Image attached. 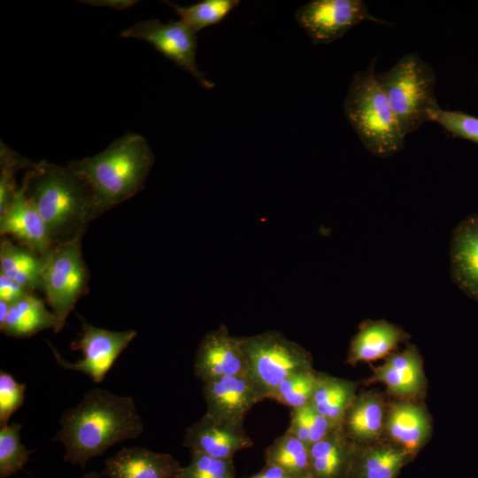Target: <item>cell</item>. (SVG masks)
<instances>
[{
	"mask_svg": "<svg viewBox=\"0 0 478 478\" xmlns=\"http://www.w3.org/2000/svg\"><path fill=\"white\" fill-rule=\"evenodd\" d=\"M143 430L133 397L93 388L62 412L52 441L63 444L66 462L85 469L91 459L117 443L138 438Z\"/></svg>",
	"mask_w": 478,
	"mask_h": 478,
	"instance_id": "cell-1",
	"label": "cell"
},
{
	"mask_svg": "<svg viewBox=\"0 0 478 478\" xmlns=\"http://www.w3.org/2000/svg\"><path fill=\"white\" fill-rule=\"evenodd\" d=\"M25 195L43 220L53 244L81 237L96 217L87 183L68 166L42 161L27 169Z\"/></svg>",
	"mask_w": 478,
	"mask_h": 478,
	"instance_id": "cell-2",
	"label": "cell"
},
{
	"mask_svg": "<svg viewBox=\"0 0 478 478\" xmlns=\"http://www.w3.org/2000/svg\"><path fill=\"white\" fill-rule=\"evenodd\" d=\"M153 163L146 140L127 133L100 153L71 161L68 167L89 186L98 216L138 193Z\"/></svg>",
	"mask_w": 478,
	"mask_h": 478,
	"instance_id": "cell-3",
	"label": "cell"
},
{
	"mask_svg": "<svg viewBox=\"0 0 478 478\" xmlns=\"http://www.w3.org/2000/svg\"><path fill=\"white\" fill-rule=\"evenodd\" d=\"M375 64L376 58L353 76L343 110L363 146L371 154L387 158L404 148L405 136L377 81Z\"/></svg>",
	"mask_w": 478,
	"mask_h": 478,
	"instance_id": "cell-4",
	"label": "cell"
},
{
	"mask_svg": "<svg viewBox=\"0 0 478 478\" xmlns=\"http://www.w3.org/2000/svg\"><path fill=\"white\" fill-rule=\"evenodd\" d=\"M376 77L405 136L429 121L430 113L440 107L435 94L436 72L415 52Z\"/></svg>",
	"mask_w": 478,
	"mask_h": 478,
	"instance_id": "cell-5",
	"label": "cell"
},
{
	"mask_svg": "<svg viewBox=\"0 0 478 478\" xmlns=\"http://www.w3.org/2000/svg\"><path fill=\"white\" fill-rule=\"evenodd\" d=\"M248 376L265 399L290 375L312 368L311 354L277 331L242 337Z\"/></svg>",
	"mask_w": 478,
	"mask_h": 478,
	"instance_id": "cell-6",
	"label": "cell"
},
{
	"mask_svg": "<svg viewBox=\"0 0 478 478\" xmlns=\"http://www.w3.org/2000/svg\"><path fill=\"white\" fill-rule=\"evenodd\" d=\"M81 240L75 237L54 244L43 257L42 281L46 300L63 326L77 301L89 291Z\"/></svg>",
	"mask_w": 478,
	"mask_h": 478,
	"instance_id": "cell-7",
	"label": "cell"
},
{
	"mask_svg": "<svg viewBox=\"0 0 478 478\" xmlns=\"http://www.w3.org/2000/svg\"><path fill=\"white\" fill-rule=\"evenodd\" d=\"M295 19L312 45L333 42L365 21L389 26L374 16L362 0H312L297 11Z\"/></svg>",
	"mask_w": 478,
	"mask_h": 478,
	"instance_id": "cell-8",
	"label": "cell"
},
{
	"mask_svg": "<svg viewBox=\"0 0 478 478\" xmlns=\"http://www.w3.org/2000/svg\"><path fill=\"white\" fill-rule=\"evenodd\" d=\"M81 319V335L71 348L81 351L83 358L76 362L66 360L49 343L56 362L66 370L81 372L96 382L100 383L112 365L137 335L134 329L112 331L95 327Z\"/></svg>",
	"mask_w": 478,
	"mask_h": 478,
	"instance_id": "cell-9",
	"label": "cell"
},
{
	"mask_svg": "<svg viewBox=\"0 0 478 478\" xmlns=\"http://www.w3.org/2000/svg\"><path fill=\"white\" fill-rule=\"evenodd\" d=\"M120 35L149 42L164 57L190 73L203 88L211 89L214 87L197 64V34L180 19L168 23L158 19L141 21L123 30Z\"/></svg>",
	"mask_w": 478,
	"mask_h": 478,
	"instance_id": "cell-10",
	"label": "cell"
},
{
	"mask_svg": "<svg viewBox=\"0 0 478 478\" xmlns=\"http://www.w3.org/2000/svg\"><path fill=\"white\" fill-rule=\"evenodd\" d=\"M195 375L202 382L228 375H248L242 337L233 336L225 325L202 338L194 359Z\"/></svg>",
	"mask_w": 478,
	"mask_h": 478,
	"instance_id": "cell-11",
	"label": "cell"
},
{
	"mask_svg": "<svg viewBox=\"0 0 478 478\" xmlns=\"http://www.w3.org/2000/svg\"><path fill=\"white\" fill-rule=\"evenodd\" d=\"M205 413L224 420L244 422L247 412L265 400L248 375H228L203 382Z\"/></svg>",
	"mask_w": 478,
	"mask_h": 478,
	"instance_id": "cell-12",
	"label": "cell"
},
{
	"mask_svg": "<svg viewBox=\"0 0 478 478\" xmlns=\"http://www.w3.org/2000/svg\"><path fill=\"white\" fill-rule=\"evenodd\" d=\"M243 423L215 419L204 413L186 428L183 445L190 451L213 458L233 459L236 452L253 446Z\"/></svg>",
	"mask_w": 478,
	"mask_h": 478,
	"instance_id": "cell-13",
	"label": "cell"
},
{
	"mask_svg": "<svg viewBox=\"0 0 478 478\" xmlns=\"http://www.w3.org/2000/svg\"><path fill=\"white\" fill-rule=\"evenodd\" d=\"M0 233L12 236L41 257L54 246L43 220L26 197L21 184L8 205L0 212Z\"/></svg>",
	"mask_w": 478,
	"mask_h": 478,
	"instance_id": "cell-14",
	"label": "cell"
},
{
	"mask_svg": "<svg viewBox=\"0 0 478 478\" xmlns=\"http://www.w3.org/2000/svg\"><path fill=\"white\" fill-rule=\"evenodd\" d=\"M382 382L389 393L400 398L412 400L420 396L426 385L421 357L414 345L404 351L392 352L384 363L373 367L368 383Z\"/></svg>",
	"mask_w": 478,
	"mask_h": 478,
	"instance_id": "cell-15",
	"label": "cell"
},
{
	"mask_svg": "<svg viewBox=\"0 0 478 478\" xmlns=\"http://www.w3.org/2000/svg\"><path fill=\"white\" fill-rule=\"evenodd\" d=\"M181 465L169 453L134 446L123 447L104 461L107 478H177Z\"/></svg>",
	"mask_w": 478,
	"mask_h": 478,
	"instance_id": "cell-16",
	"label": "cell"
},
{
	"mask_svg": "<svg viewBox=\"0 0 478 478\" xmlns=\"http://www.w3.org/2000/svg\"><path fill=\"white\" fill-rule=\"evenodd\" d=\"M450 255L453 282L478 302V214L467 216L455 227Z\"/></svg>",
	"mask_w": 478,
	"mask_h": 478,
	"instance_id": "cell-17",
	"label": "cell"
},
{
	"mask_svg": "<svg viewBox=\"0 0 478 478\" xmlns=\"http://www.w3.org/2000/svg\"><path fill=\"white\" fill-rule=\"evenodd\" d=\"M430 432V420L422 405L407 399L388 405L385 439L415 457L427 443Z\"/></svg>",
	"mask_w": 478,
	"mask_h": 478,
	"instance_id": "cell-18",
	"label": "cell"
},
{
	"mask_svg": "<svg viewBox=\"0 0 478 478\" xmlns=\"http://www.w3.org/2000/svg\"><path fill=\"white\" fill-rule=\"evenodd\" d=\"M387 409L383 397L376 392L357 395L346 410L343 429L356 444L379 442L384 439Z\"/></svg>",
	"mask_w": 478,
	"mask_h": 478,
	"instance_id": "cell-19",
	"label": "cell"
},
{
	"mask_svg": "<svg viewBox=\"0 0 478 478\" xmlns=\"http://www.w3.org/2000/svg\"><path fill=\"white\" fill-rule=\"evenodd\" d=\"M413 458L385 438L366 445L355 443L350 478H397Z\"/></svg>",
	"mask_w": 478,
	"mask_h": 478,
	"instance_id": "cell-20",
	"label": "cell"
},
{
	"mask_svg": "<svg viewBox=\"0 0 478 478\" xmlns=\"http://www.w3.org/2000/svg\"><path fill=\"white\" fill-rule=\"evenodd\" d=\"M408 338L401 328L385 320H366L351 341L347 363L354 366L385 358Z\"/></svg>",
	"mask_w": 478,
	"mask_h": 478,
	"instance_id": "cell-21",
	"label": "cell"
},
{
	"mask_svg": "<svg viewBox=\"0 0 478 478\" xmlns=\"http://www.w3.org/2000/svg\"><path fill=\"white\" fill-rule=\"evenodd\" d=\"M354 447L343 427L334 428L309 447L310 476L350 478Z\"/></svg>",
	"mask_w": 478,
	"mask_h": 478,
	"instance_id": "cell-22",
	"label": "cell"
},
{
	"mask_svg": "<svg viewBox=\"0 0 478 478\" xmlns=\"http://www.w3.org/2000/svg\"><path fill=\"white\" fill-rule=\"evenodd\" d=\"M63 327L57 316L45 307L44 302L30 293L10 305L0 330L11 337L27 338L49 328L58 333Z\"/></svg>",
	"mask_w": 478,
	"mask_h": 478,
	"instance_id": "cell-23",
	"label": "cell"
},
{
	"mask_svg": "<svg viewBox=\"0 0 478 478\" xmlns=\"http://www.w3.org/2000/svg\"><path fill=\"white\" fill-rule=\"evenodd\" d=\"M356 390L357 383L352 381L320 373L310 405L335 427H341Z\"/></svg>",
	"mask_w": 478,
	"mask_h": 478,
	"instance_id": "cell-24",
	"label": "cell"
},
{
	"mask_svg": "<svg viewBox=\"0 0 478 478\" xmlns=\"http://www.w3.org/2000/svg\"><path fill=\"white\" fill-rule=\"evenodd\" d=\"M43 257L3 237L0 243V274L33 291L42 289Z\"/></svg>",
	"mask_w": 478,
	"mask_h": 478,
	"instance_id": "cell-25",
	"label": "cell"
},
{
	"mask_svg": "<svg viewBox=\"0 0 478 478\" xmlns=\"http://www.w3.org/2000/svg\"><path fill=\"white\" fill-rule=\"evenodd\" d=\"M265 462L281 467L294 478L310 476L309 446L288 430L265 450Z\"/></svg>",
	"mask_w": 478,
	"mask_h": 478,
	"instance_id": "cell-26",
	"label": "cell"
},
{
	"mask_svg": "<svg viewBox=\"0 0 478 478\" xmlns=\"http://www.w3.org/2000/svg\"><path fill=\"white\" fill-rule=\"evenodd\" d=\"M168 4L183 22L196 34L200 30L221 22L235 8L239 0H204L189 6L169 1Z\"/></svg>",
	"mask_w": 478,
	"mask_h": 478,
	"instance_id": "cell-27",
	"label": "cell"
},
{
	"mask_svg": "<svg viewBox=\"0 0 478 478\" xmlns=\"http://www.w3.org/2000/svg\"><path fill=\"white\" fill-rule=\"evenodd\" d=\"M320 373L312 368L294 374L281 382L269 399L290 409L310 405Z\"/></svg>",
	"mask_w": 478,
	"mask_h": 478,
	"instance_id": "cell-28",
	"label": "cell"
},
{
	"mask_svg": "<svg viewBox=\"0 0 478 478\" xmlns=\"http://www.w3.org/2000/svg\"><path fill=\"white\" fill-rule=\"evenodd\" d=\"M20 423L11 422L0 427V478H9L22 470L33 451L21 443Z\"/></svg>",
	"mask_w": 478,
	"mask_h": 478,
	"instance_id": "cell-29",
	"label": "cell"
},
{
	"mask_svg": "<svg viewBox=\"0 0 478 478\" xmlns=\"http://www.w3.org/2000/svg\"><path fill=\"white\" fill-rule=\"evenodd\" d=\"M335 428L338 427H335L327 418L308 405L291 409L290 423L287 430L310 447Z\"/></svg>",
	"mask_w": 478,
	"mask_h": 478,
	"instance_id": "cell-30",
	"label": "cell"
},
{
	"mask_svg": "<svg viewBox=\"0 0 478 478\" xmlns=\"http://www.w3.org/2000/svg\"><path fill=\"white\" fill-rule=\"evenodd\" d=\"M177 478H235L233 459H218L190 451V460Z\"/></svg>",
	"mask_w": 478,
	"mask_h": 478,
	"instance_id": "cell-31",
	"label": "cell"
},
{
	"mask_svg": "<svg viewBox=\"0 0 478 478\" xmlns=\"http://www.w3.org/2000/svg\"><path fill=\"white\" fill-rule=\"evenodd\" d=\"M429 121L439 124L453 137L478 143V118L475 116L438 107L430 113Z\"/></svg>",
	"mask_w": 478,
	"mask_h": 478,
	"instance_id": "cell-32",
	"label": "cell"
},
{
	"mask_svg": "<svg viewBox=\"0 0 478 478\" xmlns=\"http://www.w3.org/2000/svg\"><path fill=\"white\" fill-rule=\"evenodd\" d=\"M0 165V212H2L19 189L15 181L16 173L20 169H27L33 163L20 157L1 142Z\"/></svg>",
	"mask_w": 478,
	"mask_h": 478,
	"instance_id": "cell-33",
	"label": "cell"
},
{
	"mask_svg": "<svg viewBox=\"0 0 478 478\" xmlns=\"http://www.w3.org/2000/svg\"><path fill=\"white\" fill-rule=\"evenodd\" d=\"M27 385L0 371V427L9 423L11 417L24 404Z\"/></svg>",
	"mask_w": 478,
	"mask_h": 478,
	"instance_id": "cell-34",
	"label": "cell"
},
{
	"mask_svg": "<svg viewBox=\"0 0 478 478\" xmlns=\"http://www.w3.org/2000/svg\"><path fill=\"white\" fill-rule=\"evenodd\" d=\"M30 293H33V291L26 289L15 281L0 274V300L11 305Z\"/></svg>",
	"mask_w": 478,
	"mask_h": 478,
	"instance_id": "cell-35",
	"label": "cell"
},
{
	"mask_svg": "<svg viewBox=\"0 0 478 478\" xmlns=\"http://www.w3.org/2000/svg\"><path fill=\"white\" fill-rule=\"evenodd\" d=\"M248 478H294L279 466L266 464L258 473Z\"/></svg>",
	"mask_w": 478,
	"mask_h": 478,
	"instance_id": "cell-36",
	"label": "cell"
},
{
	"mask_svg": "<svg viewBox=\"0 0 478 478\" xmlns=\"http://www.w3.org/2000/svg\"><path fill=\"white\" fill-rule=\"evenodd\" d=\"M10 304L5 301L0 300V325L5 320Z\"/></svg>",
	"mask_w": 478,
	"mask_h": 478,
	"instance_id": "cell-37",
	"label": "cell"
},
{
	"mask_svg": "<svg viewBox=\"0 0 478 478\" xmlns=\"http://www.w3.org/2000/svg\"><path fill=\"white\" fill-rule=\"evenodd\" d=\"M81 478H101V474L96 472H89L84 474Z\"/></svg>",
	"mask_w": 478,
	"mask_h": 478,
	"instance_id": "cell-38",
	"label": "cell"
},
{
	"mask_svg": "<svg viewBox=\"0 0 478 478\" xmlns=\"http://www.w3.org/2000/svg\"><path fill=\"white\" fill-rule=\"evenodd\" d=\"M305 478H313V477H312V476H307V477H305Z\"/></svg>",
	"mask_w": 478,
	"mask_h": 478,
	"instance_id": "cell-39",
	"label": "cell"
}]
</instances>
